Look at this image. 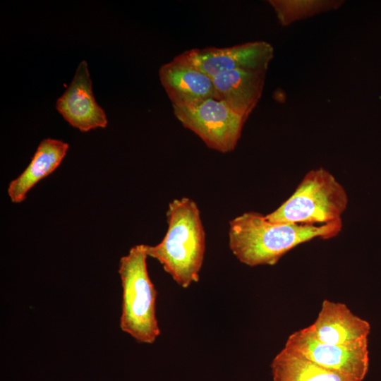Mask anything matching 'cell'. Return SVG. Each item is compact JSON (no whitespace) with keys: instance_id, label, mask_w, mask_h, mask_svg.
Returning a JSON list of instances; mask_svg holds the SVG:
<instances>
[{"instance_id":"7a4b0ae2","label":"cell","mask_w":381,"mask_h":381,"mask_svg":"<svg viewBox=\"0 0 381 381\" xmlns=\"http://www.w3.org/2000/svg\"><path fill=\"white\" fill-rule=\"evenodd\" d=\"M166 215L165 236L155 246L146 245V252L179 285L188 288L199 280L205 252L200 212L194 200L181 198L169 202Z\"/></svg>"},{"instance_id":"8992f818","label":"cell","mask_w":381,"mask_h":381,"mask_svg":"<svg viewBox=\"0 0 381 381\" xmlns=\"http://www.w3.org/2000/svg\"><path fill=\"white\" fill-rule=\"evenodd\" d=\"M284 348L324 368L362 381L368 370V339L345 345L327 344L306 327L291 334Z\"/></svg>"},{"instance_id":"30bf717a","label":"cell","mask_w":381,"mask_h":381,"mask_svg":"<svg viewBox=\"0 0 381 381\" xmlns=\"http://www.w3.org/2000/svg\"><path fill=\"white\" fill-rule=\"evenodd\" d=\"M319 341L345 345L368 339L370 325L343 303L325 299L317 318L307 327Z\"/></svg>"},{"instance_id":"4fadbf2b","label":"cell","mask_w":381,"mask_h":381,"mask_svg":"<svg viewBox=\"0 0 381 381\" xmlns=\"http://www.w3.org/2000/svg\"><path fill=\"white\" fill-rule=\"evenodd\" d=\"M273 381H362L324 368L285 348L270 364Z\"/></svg>"},{"instance_id":"52a82bcc","label":"cell","mask_w":381,"mask_h":381,"mask_svg":"<svg viewBox=\"0 0 381 381\" xmlns=\"http://www.w3.org/2000/svg\"><path fill=\"white\" fill-rule=\"evenodd\" d=\"M190 64L213 78L239 69H267L274 56L272 46L263 41L228 47L192 49L179 54Z\"/></svg>"},{"instance_id":"7c38bea8","label":"cell","mask_w":381,"mask_h":381,"mask_svg":"<svg viewBox=\"0 0 381 381\" xmlns=\"http://www.w3.org/2000/svg\"><path fill=\"white\" fill-rule=\"evenodd\" d=\"M68 147V144L61 140L50 138L42 140L28 167L9 183L7 193L11 201L23 202L37 183L59 167Z\"/></svg>"},{"instance_id":"277c9868","label":"cell","mask_w":381,"mask_h":381,"mask_svg":"<svg viewBox=\"0 0 381 381\" xmlns=\"http://www.w3.org/2000/svg\"><path fill=\"white\" fill-rule=\"evenodd\" d=\"M146 245L131 247L121 258L122 286L120 327L138 342L152 344L160 334L156 315L157 292L147 267Z\"/></svg>"},{"instance_id":"3957f363","label":"cell","mask_w":381,"mask_h":381,"mask_svg":"<svg viewBox=\"0 0 381 381\" xmlns=\"http://www.w3.org/2000/svg\"><path fill=\"white\" fill-rule=\"evenodd\" d=\"M349 198L343 186L322 167L306 174L293 194L265 214L274 223L322 225L342 222Z\"/></svg>"},{"instance_id":"5b68a950","label":"cell","mask_w":381,"mask_h":381,"mask_svg":"<svg viewBox=\"0 0 381 381\" xmlns=\"http://www.w3.org/2000/svg\"><path fill=\"white\" fill-rule=\"evenodd\" d=\"M176 118L210 149L226 153L234 150L246 120L224 102L216 98L172 106Z\"/></svg>"},{"instance_id":"ba28073f","label":"cell","mask_w":381,"mask_h":381,"mask_svg":"<svg viewBox=\"0 0 381 381\" xmlns=\"http://www.w3.org/2000/svg\"><path fill=\"white\" fill-rule=\"evenodd\" d=\"M56 109L72 127L80 131L107 126L106 114L94 97L86 61L78 64L70 85L57 99Z\"/></svg>"},{"instance_id":"8fae6325","label":"cell","mask_w":381,"mask_h":381,"mask_svg":"<svg viewBox=\"0 0 381 381\" xmlns=\"http://www.w3.org/2000/svg\"><path fill=\"white\" fill-rule=\"evenodd\" d=\"M267 69H239L212 78L219 99L246 120L261 97Z\"/></svg>"},{"instance_id":"6da1fadb","label":"cell","mask_w":381,"mask_h":381,"mask_svg":"<svg viewBox=\"0 0 381 381\" xmlns=\"http://www.w3.org/2000/svg\"><path fill=\"white\" fill-rule=\"evenodd\" d=\"M342 227V222L322 225L274 223L262 214L246 212L229 222V246L244 265H274L297 246L314 238H334Z\"/></svg>"},{"instance_id":"5bb4252c","label":"cell","mask_w":381,"mask_h":381,"mask_svg":"<svg viewBox=\"0 0 381 381\" xmlns=\"http://www.w3.org/2000/svg\"><path fill=\"white\" fill-rule=\"evenodd\" d=\"M343 1L315 0H270L279 23L288 25L291 23L315 14L338 8Z\"/></svg>"},{"instance_id":"9c48e42d","label":"cell","mask_w":381,"mask_h":381,"mask_svg":"<svg viewBox=\"0 0 381 381\" xmlns=\"http://www.w3.org/2000/svg\"><path fill=\"white\" fill-rule=\"evenodd\" d=\"M159 77L172 106L188 105L207 99H219L212 78L180 55L161 66Z\"/></svg>"}]
</instances>
